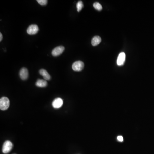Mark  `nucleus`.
<instances>
[{
  "instance_id": "7",
  "label": "nucleus",
  "mask_w": 154,
  "mask_h": 154,
  "mask_svg": "<svg viewBox=\"0 0 154 154\" xmlns=\"http://www.w3.org/2000/svg\"><path fill=\"white\" fill-rule=\"evenodd\" d=\"M125 53L122 52L119 54L117 59V64L118 66H121L124 64L125 60Z\"/></svg>"
},
{
  "instance_id": "1",
  "label": "nucleus",
  "mask_w": 154,
  "mask_h": 154,
  "mask_svg": "<svg viewBox=\"0 0 154 154\" xmlns=\"http://www.w3.org/2000/svg\"><path fill=\"white\" fill-rule=\"evenodd\" d=\"M10 100L6 97H3L0 99V109L2 111H5L10 107Z\"/></svg>"
},
{
  "instance_id": "9",
  "label": "nucleus",
  "mask_w": 154,
  "mask_h": 154,
  "mask_svg": "<svg viewBox=\"0 0 154 154\" xmlns=\"http://www.w3.org/2000/svg\"><path fill=\"white\" fill-rule=\"evenodd\" d=\"M40 75H41L46 80H50L51 79V76L47 71L44 69H41L39 71Z\"/></svg>"
},
{
  "instance_id": "4",
  "label": "nucleus",
  "mask_w": 154,
  "mask_h": 154,
  "mask_svg": "<svg viewBox=\"0 0 154 154\" xmlns=\"http://www.w3.org/2000/svg\"><path fill=\"white\" fill-rule=\"evenodd\" d=\"M64 47L63 46H59L56 47L52 50V54L54 57H57L63 53L64 51Z\"/></svg>"
},
{
  "instance_id": "2",
  "label": "nucleus",
  "mask_w": 154,
  "mask_h": 154,
  "mask_svg": "<svg viewBox=\"0 0 154 154\" xmlns=\"http://www.w3.org/2000/svg\"><path fill=\"white\" fill-rule=\"evenodd\" d=\"M13 148V144L11 141L7 140L4 143L3 145L2 152L4 154L9 153Z\"/></svg>"
},
{
  "instance_id": "6",
  "label": "nucleus",
  "mask_w": 154,
  "mask_h": 154,
  "mask_svg": "<svg viewBox=\"0 0 154 154\" xmlns=\"http://www.w3.org/2000/svg\"><path fill=\"white\" fill-rule=\"evenodd\" d=\"M63 101L61 98H56L52 103L53 107L55 109L60 108L63 105Z\"/></svg>"
},
{
  "instance_id": "8",
  "label": "nucleus",
  "mask_w": 154,
  "mask_h": 154,
  "mask_svg": "<svg viewBox=\"0 0 154 154\" xmlns=\"http://www.w3.org/2000/svg\"><path fill=\"white\" fill-rule=\"evenodd\" d=\"M28 72L26 68L23 67L21 69L19 72V76L23 80H25L28 77Z\"/></svg>"
},
{
  "instance_id": "13",
  "label": "nucleus",
  "mask_w": 154,
  "mask_h": 154,
  "mask_svg": "<svg viewBox=\"0 0 154 154\" xmlns=\"http://www.w3.org/2000/svg\"><path fill=\"white\" fill-rule=\"evenodd\" d=\"M84 4L83 2L81 1H78L77 4V8L78 12H79L80 11H81L82 10Z\"/></svg>"
},
{
  "instance_id": "14",
  "label": "nucleus",
  "mask_w": 154,
  "mask_h": 154,
  "mask_svg": "<svg viewBox=\"0 0 154 154\" xmlns=\"http://www.w3.org/2000/svg\"><path fill=\"white\" fill-rule=\"evenodd\" d=\"M37 1L41 6H45L48 3L47 0H37Z\"/></svg>"
},
{
  "instance_id": "16",
  "label": "nucleus",
  "mask_w": 154,
  "mask_h": 154,
  "mask_svg": "<svg viewBox=\"0 0 154 154\" xmlns=\"http://www.w3.org/2000/svg\"><path fill=\"white\" fill-rule=\"evenodd\" d=\"M3 39V36L2 34H1V33H0V41L1 42L2 41V40Z\"/></svg>"
},
{
  "instance_id": "5",
  "label": "nucleus",
  "mask_w": 154,
  "mask_h": 154,
  "mask_svg": "<svg viewBox=\"0 0 154 154\" xmlns=\"http://www.w3.org/2000/svg\"><path fill=\"white\" fill-rule=\"evenodd\" d=\"M39 30L38 26L36 24L29 26L27 30V32L30 35H34L37 34Z\"/></svg>"
},
{
  "instance_id": "10",
  "label": "nucleus",
  "mask_w": 154,
  "mask_h": 154,
  "mask_svg": "<svg viewBox=\"0 0 154 154\" xmlns=\"http://www.w3.org/2000/svg\"><path fill=\"white\" fill-rule=\"evenodd\" d=\"M101 38L100 36H94L92 40L91 44L93 46H97L101 42Z\"/></svg>"
},
{
  "instance_id": "11",
  "label": "nucleus",
  "mask_w": 154,
  "mask_h": 154,
  "mask_svg": "<svg viewBox=\"0 0 154 154\" xmlns=\"http://www.w3.org/2000/svg\"><path fill=\"white\" fill-rule=\"evenodd\" d=\"M36 85L40 87H45L47 86V82L44 80L38 79L36 83Z\"/></svg>"
},
{
  "instance_id": "15",
  "label": "nucleus",
  "mask_w": 154,
  "mask_h": 154,
  "mask_svg": "<svg viewBox=\"0 0 154 154\" xmlns=\"http://www.w3.org/2000/svg\"><path fill=\"white\" fill-rule=\"evenodd\" d=\"M117 139L118 141H120V142H123V136H118L117 137Z\"/></svg>"
},
{
  "instance_id": "12",
  "label": "nucleus",
  "mask_w": 154,
  "mask_h": 154,
  "mask_svg": "<svg viewBox=\"0 0 154 154\" xmlns=\"http://www.w3.org/2000/svg\"><path fill=\"white\" fill-rule=\"evenodd\" d=\"M93 6L94 7V8L98 11H101V10H102V7L99 2H96L94 3L93 4Z\"/></svg>"
},
{
  "instance_id": "17",
  "label": "nucleus",
  "mask_w": 154,
  "mask_h": 154,
  "mask_svg": "<svg viewBox=\"0 0 154 154\" xmlns=\"http://www.w3.org/2000/svg\"></svg>"
},
{
  "instance_id": "3",
  "label": "nucleus",
  "mask_w": 154,
  "mask_h": 154,
  "mask_svg": "<svg viewBox=\"0 0 154 154\" xmlns=\"http://www.w3.org/2000/svg\"><path fill=\"white\" fill-rule=\"evenodd\" d=\"M84 63L81 61H77L72 65V69L74 71L79 72L82 71L84 67Z\"/></svg>"
}]
</instances>
